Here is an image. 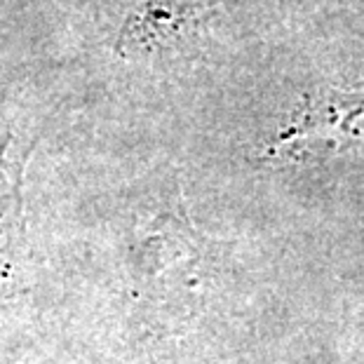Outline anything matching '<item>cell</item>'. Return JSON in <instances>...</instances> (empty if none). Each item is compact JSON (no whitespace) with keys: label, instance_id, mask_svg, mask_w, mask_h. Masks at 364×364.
Returning <instances> with one entry per match:
<instances>
[{"label":"cell","instance_id":"obj_2","mask_svg":"<svg viewBox=\"0 0 364 364\" xmlns=\"http://www.w3.org/2000/svg\"><path fill=\"white\" fill-rule=\"evenodd\" d=\"M33 139L5 134L0 139V291L17 282L24 247V221H21V186Z\"/></svg>","mask_w":364,"mask_h":364},{"label":"cell","instance_id":"obj_1","mask_svg":"<svg viewBox=\"0 0 364 364\" xmlns=\"http://www.w3.org/2000/svg\"><path fill=\"white\" fill-rule=\"evenodd\" d=\"M364 139V90H327L306 97L287 127L277 132L268 156L304 158L343 151Z\"/></svg>","mask_w":364,"mask_h":364}]
</instances>
